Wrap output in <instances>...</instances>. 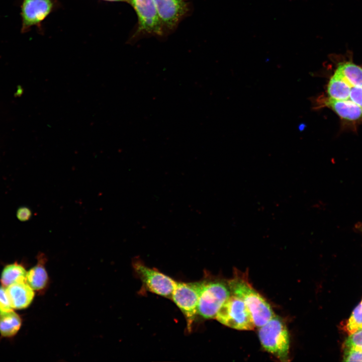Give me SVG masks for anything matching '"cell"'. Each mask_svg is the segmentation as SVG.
Wrapping results in <instances>:
<instances>
[{"instance_id": "cell-9", "label": "cell", "mask_w": 362, "mask_h": 362, "mask_svg": "<svg viewBox=\"0 0 362 362\" xmlns=\"http://www.w3.org/2000/svg\"><path fill=\"white\" fill-rule=\"evenodd\" d=\"M53 7L52 0H24L21 9L22 32L39 24L51 13Z\"/></svg>"}, {"instance_id": "cell-20", "label": "cell", "mask_w": 362, "mask_h": 362, "mask_svg": "<svg viewBox=\"0 0 362 362\" xmlns=\"http://www.w3.org/2000/svg\"><path fill=\"white\" fill-rule=\"evenodd\" d=\"M6 290L0 287V313L12 310Z\"/></svg>"}, {"instance_id": "cell-12", "label": "cell", "mask_w": 362, "mask_h": 362, "mask_svg": "<svg viewBox=\"0 0 362 362\" xmlns=\"http://www.w3.org/2000/svg\"><path fill=\"white\" fill-rule=\"evenodd\" d=\"M37 264L27 272L26 283L33 290L40 291L47 285L48 276L45 267L47 258L44 253L39 254Z\"/></svg>"}, {"instance_id": "cell-10", "label": "cell", "mask_w": 362, "mask_h": 362, "mask_svg": "<svg viewBox=\"0 0 362 362\" xmlns=\"http://www.w3.org/2000/svg\"><path fill=\"white\" fill-rule=\"evenodd\" d=\"M321 102L320 105L331 109L343 120L357 121L362 119V108L349 99L339 100L328 97Z\"/></svg>"}, {"instance_id": "cell-18", "label": "cell", "mask_w": 362, "mask_h": 362, "mask_svg": "<svg viewBox=\"0 0 362 362\" xmlns=\"http://www.w3.org/2000/svg\"><path fill=\"white\" fill-rule=\"evenodd\" d=\"M343 347L362 351V329L350 334L345 341Z\"/></svg>"}, {"instance_id": "cell-2", "label": "cell", "mask_w": 362, "mask_h": 362, "mask_svg": "<svg viewBox=\"0 0 362 362\" xmlns=\"http://www.w3.org/2000/svg\"><path fill=\"white\" fill-rule=\"evenodd\" d=\"M258 337L262 347L281 361L289 360L290 337L285 323L275 316L259 327Z\"/></svg>"}, {"instance_id": "cell-14", "label": "cell", "mask_w": 362, "mask_h": 362, "mask_svg": "<svg viewBox=\"0 0 362 362\" xmlns=\"http://www.w3.org/2000/svg\"><path fill=\"white\" fill-rule=\"evenodd\" d=\"M20 317L13 310L0 313V333L4 337L15 335L21 326Z\"/></svg>"}, {"instance_id": "cell-3", "label": "cell", "mask_w": 362, "mask_h": 362, "mask_svg": "<svg viewBox=\"0 0 362 362\" xmlns=\"http://www.w3.org/2000/svg\"><path fill=\"white\" fill-rule=\"evenodd\" d=\"M230 295L228 284L216 279L200 282L198 315L206 319H214Z\"/></svg>"}, {"instance_id": "cell-7", "label": "cell", "mask_w": 362, "mask_h": 362, "mask_svg": "<svg viewBox=\"0 0 362 362\" xmlns=\"http://www.w3.org/2000/svg\"><path fill=\"white\" fill-rule=\"evenodd\" d=\"M138 17L137 34L161 36L164 27L158 16L153 0H130Z\"/></svg>"}, {"instance_id": "cell-17", "label": "cell", "mask_w": 362, "mask_h": 362, "mask_svg": "<svg viewBox=\"0 0 362 362\" xmlns=\"http://www.w3.org/2000/svg\"><path fill=\"white\" fill-rule=\"evenodd\" d=\"M345 327L349 335L362 329V300L353 311Z\"/></svg>"}, {"instance_id": "cell-15", "label": "cell", "mask_w": 362, "mask_h": 362, "mask_svg": "<svg viewBox=\"0 0 362 362\" xmlns=\"http://www.w3.org/2000/svg\"><path fill=\"white\" fill-rule=\"evenodd\" d=\"M336 70L352 86H362V67L351 62L338 64Z\"/></svg>"}, {"instance_id": "cell-13", "label": "cell", "mask_w": 362, "mask_h": 362, "mask_svg": "<svg viewBox=\"0 0 362 362\" xmlns=\"http://www.w3.org/2000/svg\"><path fill=\"white\" fill-rule=\"evenodd\" d=\"M352 86L336 70L327 86L328 97L339 100H347Z\"/></svg>"}, {"instance_id": "cell-4", "label": "cell", "mask_w": 362, "mask_h": 362, "mask_svg": "<svg viewBox=\"0 0 362 362\" xmlns=\"http://www.w3.org/2000/svg\"><path fill=\"white\" fill-rule=\"evenodd\" d=\"M215 319L226 326L237 330H251L255 327L251 313L245 303L231 293Z\"/></svg>"}, {"instance_id": "cell-1", "label": "cell", "mask_w": 362, "mask_h": 362, "mask_svg": "<svg viewBox=\"0 0 362 362\" xmlns=\"http://www.w3.org/2000/svg\"><path fill=\"white\" fill-rule=\"evenodd\" d=\"M228 285L230 293L242 299L247 306L255 326L261 327L275 316L270 305L251 286L247 274L235 270Z\"/></svg>"}, {"instance_id": "cell-16", "label": "cell", "mask_w": 362, "mask_h": 362, "mask_svg": "<svg viewBox=\"0 0 362 362\" xmlns=\"http://www.w3.org/2000/svg\"><path fill=\"white\" fill-rule=\"evenodd\" d=\"M27 272L23 266L17 263L6 266L2 271L1 282L4 287L19 282L26 281Z\"/></svg>"}, {"instance_id": "cell-5", "label": "cell", "mask_w": 362, "mask_h": 362, "mask_svg": "<svg viewBox=\"0 0 362 362\" xmlns=\"http://www.w3.org/2000/svg\"><path fill=\"white\" fill-rule=\"evenodd\" d=\"M133 267L145 290L160 296L171 299L176 282L169 276L146 266L138 257L133 259Z\"/></svg>"}, {"instance_id": "cell-19", "label": "cell", "mask_w": 362, "mask_h": 362, "mask_svg": "<svg viewBox=\"0 0 362 362\" xmlns=\"http://www.w3.org/2000/svg\"><path fill=\"white\" fill-rule=\"evenodd\" d=\"M343 361H362V351L351 348H344Z\"/></svg>"}, {"instance_id": "cell-21", "label": "cell", "mask_w": 362, "mask_h": 362, "mask_svg": "<svg viewBox=\"0 0 362 362\" xmlns=\"http://www.w3.org/2000/svg\"><path fill=\"white\" fill-rule=\"evenodd\" d=\"M348 99L362 108V86H352Z\"/></svg>"}, {"instance_id": "cell-22", "label": "cell", "mask_w": 362, "mask_h": 362, "mask_svg": "<svg viewBox=\"0 0 362 362\" xmlns=\"http://www.w3.org/2000/svg\"><path fill=\"white\" fill-rule=\"evenodd\" d=\"M32 216L31 210L27 207H21L17 212V217L21 221L28 220Z\"/></svg>"}, {"instance_id": "cell-23", "label": "cell", "mask_w": 362, "mask_h": 362, "mask_svg": "<svg viewBox=\"0 0 362 362\" xmlns=\"http://www.w3.org/2000/svg\"><path fill=\"white\" fill-rule=\"evenodd\" d=\"M107 1H111V2H129L130 0H104Z\"/></svg>"}, {"instance_id": "cell-6", "label": "cell", "mask_w": 362, "mask_h": 362, "mask_svg": "<svg viewBox=\"0 0 362 362\" xmlns=\"http://www.w3.org/2000/svg\"><path fill=\"white\" fill-rule=\"evenodd\" d=\"M200 282H177L172 292L171 300L184 315L189 331L198 315Z\"/></svg>"}, {"instance_id": "cell-8", "label": "cell", "mask_w": 362, "mask_h": 362, "mask_svg": "<svg viewBox=\"0 0 362 362\" xmlns=\"http://www.w3.org/2000/svg\"><path fill=\"white\" fill-rule=\"evenodd\" d=\"M164 28L173 30L188 12L185 0H153Z\"/></svg>"}, {"instance_id": "cell-11", "label": "cell", "mask_w": 362, "mask_h": 362, "mask_svg": "<svg viewBox=\"0 0 362 362\" xmlns=\"http://www.w3.org/2000/svg\"><path fill=\"white\" fill-rule=\"evenodd\" d=\"M6 290L11 306L15 309L28 307L34 297L33 289L26 281L14 283L7 287Z\"/></svg>"}]
</instances>
